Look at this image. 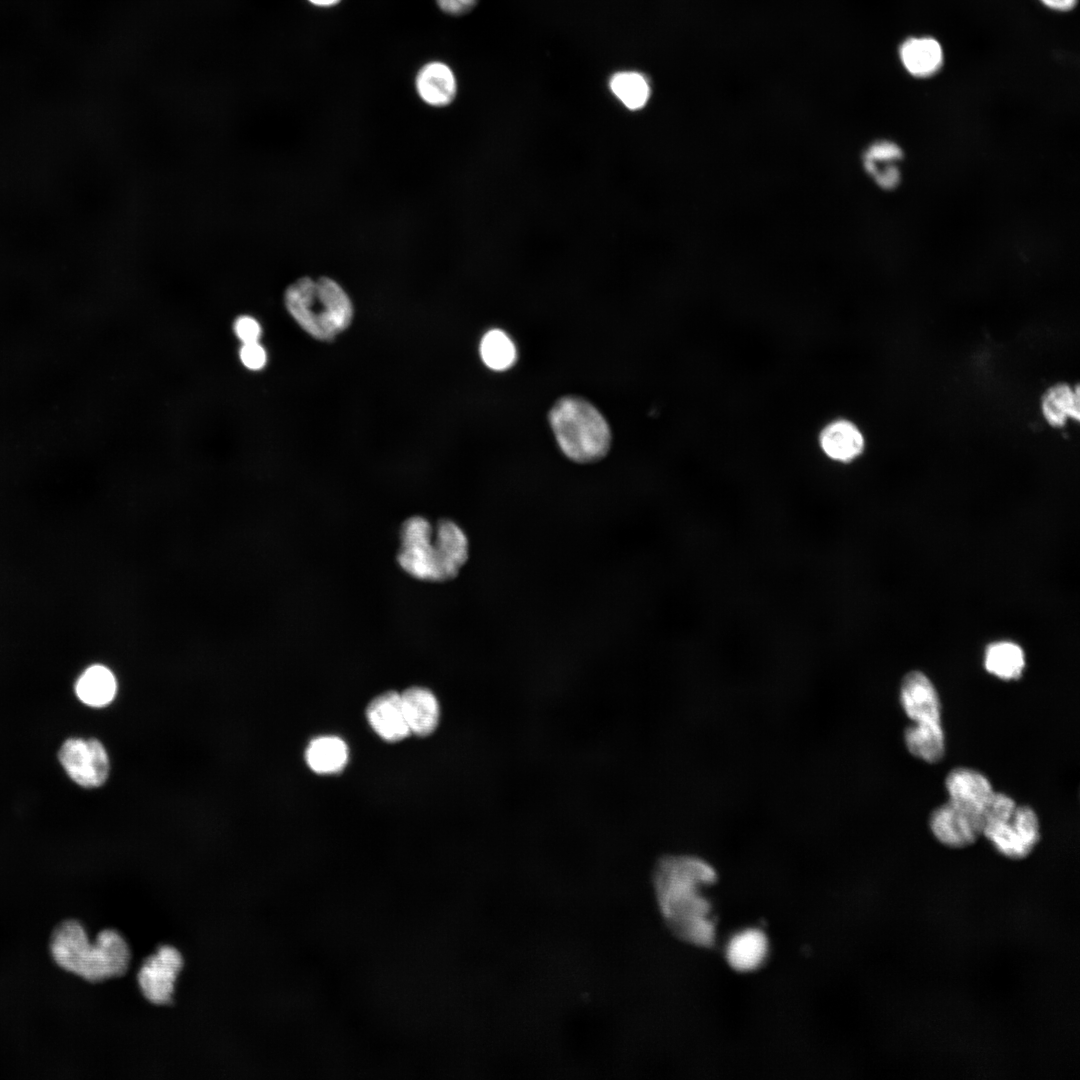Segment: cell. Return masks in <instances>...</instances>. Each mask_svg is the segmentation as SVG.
Returning a JSON list of instances; mask_svg holds the SVG:
<instances>
[{
	"mask_svg": "<svg viewBox=\"0 0 1080 1080\" xmlns=\"http://www.w3.org/2000/svg\"><path fill=\"white\" fill-rule=\"evenodd\" d=\"M715 869L704 859L668 856L656 866L653 886L666 926L680 940L710 947L715 940L711 904L703 888L715 882Z\"/></svg>",
	"mask_w": 1080,
	"mask_h": 1080,
	"instance_id": "1",
	"label": "cell"
},
{
	"mask_svg": "<svg viewBox=\"0 0 1080 1080\" xmlns=\"http://www.w3.org/2000/svg\"><path fill=\"white\" fill-rule=\"evenodd\" d=\"M400 540L398 563L420 580L456 577L469 555L466 534L451 520H440L434 529L425 518H409L402 524Z\"/></svg>",
	"mask_w": 1080,
	"mask_h": 1080,
	"instance_id": "2",
	"label": "cell"
},
{
	"mask_svg": "<svg viewBox=\"0 0 1080 1080\" xmlns=\"http://www.w3.org/2000/svg\"><path fill=\"white\" fill-rule=\"evenodd\" d=\"M50 951L59 967L90 982L125 974L131 959L129 945L118 931L102 930L91 942L76 920L64 921L55 928Z\"/></svg>",
	"mask_w": 1080,
	"mask_h": 1080,
	"instance_id": "3",
	"label": "cell"
},
{
	"mask_svg": "<svg viewBox=\"0 0 1080 1080\" xmlns=\"http://www.w3.org/2000/svg\"><path fill=\"white\" fill-rule=\"evenodd\" d=\"M284 304L297 324L319 340H331L351 323L353 306L345 289L328 276L301 277L284 293Z\"/></svg>",
	"mask_w": 1080,
	"mask_h": 1080,
	"instance_id": "4",
	"label": "cell"
},
{
	"mask_svg": "<svg viewBox=\"0 0 1080 1080\" xmlns=\"http://www.w3.org/2000/svg\"><path fill=\"white\" fill-rule=\"evenodd\" d=\"M549 422L562 452L577 463L602 459L609 451V425L598 409L587 400L566 396L549 413Z\"/></svg>",
	"mask_w": 1080,
	"mask_h": 1080,
	"instance_id": "5",
	"label": "cell"
},
{
	"mask_svg": "<svg viewBox=\"0 0 1080 1080\" xmlns=\"http://www.w3.org/2000/svg\"><path fill=\"white\" fill-rule=\"evenodd\" d=\"M984 835L1003 856L1019 860L1027 857L1040 839L1036 813L1028 806H1017L1003 818L987 822Z\"/></svg>",
	"mask_w": 1080,
	"mask_h": 1080,
	"instance_id": "6",
	"label": "cell"
},
{
	"mask_svg": "<svg viewBox=\"0 0 1080 1080\" xmlns=\"http://www.w3.org/2000/svg\"><path fill=\"white\" fill-rule=\"evenodd\" d=\"M58 759L67 775L84 788L99 787L109 776V757L97 739H67L58 752Z\"/></svg>",
	"mask_w": 1080,
	"mask_h": 1080,
	"instance_id": "7",
	"label": "cell"
},
{
	"mask_svg": "<svg viewBox=\"0 0 1080 1080\" xmlns=\"http://www.w3.org/2000/svg\"><path fill=\"white\" fill-rule=\"evenodd\" d=\"M183 957L171 945H161L145 958L137 973L139 988L144 997L155 1005L173 1000L175 983L183 967Z\"/></svg>",
	"mask_w": 1080,
	"mask_h": 1080,
	"instance_id": "8",
	"label": "cell"
},
{
	"mask_svg": "<svg viewBox=\"0 0 1080 1080\" xmlns=\"http://www.w3.org/2000/svg\"><path fill=\"white\" fill-rule=\"evenodd\" d=\"M929 826L933 835L943 845L964 848L982 835L984 815L948 800L933 810Z\"/></svg>",
	"mask_w": 1080,
	"mask_h": 1080,
	"instance_id": "9",
	"label": "cell"
},
{
	"mask_svg": "<svg viewBox=\"0 0 1080 1080\" xmlns=\"http://www.w3.org/2000/svg\"><path fill=\"white\" fill-rule=\"evenodd\" d=\"M903 156V150L896 142L878 138L864 146L859 161L864 174L877 188L891 191L901 182Z\"/></svg>",
	"mask_w": 1080,
	"mask_h": 1080,
	"instance_id": "10",
	"label": "cell"
},
{
	"mask_svg": "<svg viewBox=\"0 0 1080 1080\" xmlns=\"http://www.w3.org/2000/svg\"><path fill=\"white\" fill-rule=\"evenodd\" d=\"M900 703L914 724L941 723V705L937 691L922 672L912 671L903 678Z\"/></svg>",
	"mask_w": 1080,
	"mask_h": 1080,
	"instance_id": "11",
	"label": "cell"
},
{
	"mask_svg": "<svg viewBox=\"0 0 1080 1080\" xmlns=\"http://www.w3.org/2000/svg\"><path fill=\"white\" fill-rule=\"evenodd\" d=\"M945 787L950 801L983 815L995 794L986 776L964 767L949 772Z\"/></svg>",
	"mask_w": 1080,
	"mask_h": 1080,
	"instance_id": "12",
	"label": "cell"
},
{
	"mask_svg": "<svg viewBox=\"0 0 1080 1080\" xmlns=\"http://www.w3.org/2000/svg\"><path fill=\"white\" fill-rule=\"evenodd\" d=\"M366 715L374 731L388 742H397L411 734L403 713L401 696L395 691L375 697L369 703Z\"/></svg>",
	"mask_w": 1080,
	"mask_h": 1080,
	"instance_id": "13",
	"label": "cell"
},
{
	"mask_svg": "<svg viewBox=\"0 0 1080 1080\" xmlns=\"http://www.w3.org/2000/svg\"><path fill=\"white\" fill-rule=\"evenodd\" d=\"M900 61L908 74L926 79L934 76L943 66L944 52L937 39L930 36H913L899 47Z\"/></svg>",
	"mask_w": 1080,
	"mask_h": 1080,
	"instance_id": "14",
	"label": "cell"
},
{
	"mask_svg": "<svg viewBox=\"0 0 1080 1080\" xmlns=\"http://www.w3.org/2000/svg\"><path fill=\"white\" fill-rule=\"evenodd\" d=\"M419 98L433 108L449 106L457 95V81L451 68L441 62L424 65L415 78Z\"/></svg>",
	"mask_w": 1080,
	"mask_h": 1080,
	"instance_id": "15",
	"label": "cell"
},
{
	"mask_svg": "<svg viewBox=\"0 0 1080 1080\" xmlns=\"http://www.w3.org/2000/svg\"><path fill=\"white\" fill-rule=\"evenodd\" d=\"M819 443L827 457L842 463L855 460L865 448V438L861 430L853 422L844 419L833 421L824 427Z\"/></svg>",
	"mask_w": 1080,
	"mask_h": 1080,
	"instance_id": "16",
	"label": "cell"
},
{
	"mask_svg": "<svg viewBox=\"0 0 1080 1080\" xmlns=\"http://www.w3.org/2000/svg\"><path fill=\"white\" fill-rule=\"evenodd\" d=\"M400 696L410 733L420 737L431 734L439 721V706L434 694L427 688L411 687Z\"/></svg>",
	"mask_w": 1080,
	"mask_h": 1080,
	"instance_id": "17",
	"label": "cell"
},
{
	"mask_svg": "<svg viewBox=\"0 0 1080 1080\" xmlns=\"http://www.w3.org/2000/svg\"><path fill=\"white\" fill-rule=\"evenodd\" d=\"M1041 414L1048 425L1061 428L1068 420L1079 421L1080 391L1079 386L1068 383H1056L1050 386L1041 397Z\"/></svg>",
	"mask_w": 1080,
	"mask_h": 1080,
	"instance_id": "18",
	"label": "cell"
},
{
	"mask_svg": "<svg viewBox=\"0 0 1080 1080\" xmlns=\"http://www.w3.org/2000/svg\"><path fill=\"white\" fill-rule=\"evenodd\" d=\"M768 953V940L759 929L750 928L735 934L727 944L726 959L737 971L757 969Z\"/></svg>",
	"mask_w": 1080,
	"mask_h": 1080,
	"instance_id": "19",
	"label": "cell"
},
{
	"mask_svg": "<svg viewBox=\"0 0 1080 1080\" xmlns=\"http://www.w3.org/2000/svg\"><path fill=\"white\" fill-rule=\"evenodd\" d=\"M117 691L113 673L105 666L92 665L77 679L75 692L87 706L101 708L110 704Z\"/></svg>",
	"mask_w": 1080,
	"mask_h": 1080,
	"instance_id": "20",
	"label": "cell"
},
{
	"mask_svg": "<svg viewBox=\"0 0 1080 1080\" xmlns=\"http://www.w3.org/2000/svg\"><path fill=\"white\" fill-rule=\"evenodd\" d=\"M904 740L912 755L928 763H936L944 755L945 740L941 723L908 726Z\"/></svg>",
	"mask_w": 1080,
	"mask_h": 1080,
	"instance_id": "21",
	"label": "cell"
},
{
	"mask_svg": "<svg viewBox=\"0 0 1080 1080\" xmlns=\"http://www.w3.org/2000/svg\"><path fill=\"white\" fill-rule=\"evenodd\" d=\"M305 757L307 764L314 772L335 773L346 764L347 747L345 742L338 737H319L311 741Z\"/></svg>",
	"mask_w": 1080,
	"mask_h": 1080,
	"instance_id": "22",
	"label": "cell"
},
{
	"mask_svg": "<svg viewBox=\"0 0 1080 1080\" xmlns=\"http://www.w3.org/2000/svg\"><path fill=\"white\" fill-rule=\"evenodd\" d=\"M986 670L1004 680L1018 679L1025 666V657L1020 646L1013 642L990 644L985 652Z\"/></svg>",
	"mask_w": 1080,
	"mask_h": 1080,
	"instance_id": "23",
	"label": "cell"
},
{
	"mask_svg": "<svg viewBox=\"0 0 1080 1080\" xmlns=\"http://www.w3.org/2000/svg\"><path fill=\"white\" fill-rule=\"evenodd\" d=\"M480 356L488 368L495 371H504L515 363L516 348L511 338L504 331L492 329L481 340Z\"/></svg>",
	"mask_w": 1080,
	"mask_h": 1080,
	"instance_id": "24",
	"label": "cell"
},
{
	"mask_svg": "<svg viewBox=\"0 0 1080 1080\" xmlns=\"http://www.w3.org/2000/svg\"><path fill=\"white\" fill-rule=\"evenodd\" d=\"M610 88L621 103L630 110L644 107L650 97V86L640 73L626 71L613 75Z\"/></svg>",
	"mask_w": 1080,
	"mask_h": 1080,
	"instance_id": "25",
	"label": "cell"
},
{
	"mask_svg": "<svg viewBox=\"0 0 1080 1080\" xmlns=\"http://www.w3.org/2000/svg\"><path fill=\"white\" fill-rule=\"evenodd\" d=\"M239 358L247 369L258 371L265 367L267 353L259 342L243 343L239 350Z\"/></svg>",
	"mask_w": 1080,
	"mask_h": 1080,
	"instance_id": "26",
	"label": "cell"
},
{
	"mask_svg": "<svg viewBox=\"0 0 1080 1080\" xmlns=\"http://www.w3.org/2000/svg\"><path fill=\"white\" fill-rule=\"evenodd\" d=\"M233 330L242 344L258 342L262 333L259 322L249 315H241L236 318L233 324Z\"/></svg>",
	"mask_w": 1080,
	"mask_h": 1080,
	"instance_id": "27",
	"label": "cell"
},
{
	"mask_svg": "<svg viewBox=\"0 0 1080 1080\" xmlns=\"http://www.w3.org/2000/svg\"><path fill=\"white\" fill-rule=\"evenodd\" d=\"M438 7L451 16H461L473 9L478 0H435Z\"/></svg>",
	"mask_w": 1080,
	"mask_h": 1080,
	"instance_id": "28",
	"label": "cell"
},
{
	"mask_svg": "<svg viewBox=\"0 0 1080 1080\" xmlns=\"http://www.w3.org/2000/svg\"><path fill=\"white\" fill-rule=\"evenodd\" d=\"M1039 1L1045 7L1049 8L1051 10H1054V11H1058V12H1066V11L1072 10L1076 6V4L1078 2V0H1039Z\"/></svg>",
	"mask_w": 1080,
	"mask_h": 1080,
	"instance_id": "29",
	"label": "cell"
},
{
	"mask_svg": "<svg viewBox=\"0 0 1080 1080\" xmlns=\"http://www.w3.org/2000/svg\"><path fill=\"white\" fill-rule=\"evenodd\" d=\"M308 1L311 2L314 5H317V6H332V5L337 4L340 0H308Z\"/></svg>",
	"mask_w": 1080,
	"mask_h": 1080,
	"instance_id": "30",
	"label": "cell"
}]
</instances>
